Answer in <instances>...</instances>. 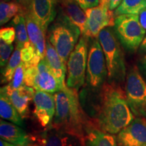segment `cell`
<instances>
[{
	"label": "cell",
	"mask_w": 146,
	"mask_h": 146,
	"mask_svg": "<svg viewBox=\"0 0 146 146\" xmlns=\"http://www.w3.org/2000/svg\"><path fill=\"white\" fill-rule=\"evenodd\" d=\"M99 102L93 123L100 130L116 135L135 120L125 91L117 83H105L100 88Z\"/></svg>",
	"instance_id": "6da1fadb"
},
{
	"label": "cell",
	"mask_w": 146,
	"mask_h": 146,
	"mask_svg": "<svg viewBox=\"0 0 146 146\" xmlns=\"http://www.w3.org/2000/svg\"><path fill=\"white\" fill-rule=\"evenodd\" d=\"M54 98L56 113L52 127L77 137L84 142L85 126L88 119L80 104L78 91L66 86L54 94Z\"/></svg>",
	"instance_id": "7a4b0ae2"
},
{
	"label": "cell",
	"mask_w": 146,
	"mask_h": 146,
	"mask_svg": "<svg viewBox=\"0 0 146 146\" xmlns=\"http://www.w3.org/2000/svg\"><path fill=\"white\" fill-rule=\"evenodd\" d=\"M81 30L60 12L48 28V40L67 64L68 58L78 42Z\"/></svg>",
	"instance_id": "3957f363"
},
{
	"label": "cell",
	"mask_w": 146,
	"mask_h": 146,
	"mask_svg": "<svg viewBox=\"0 0 146 146\" xmlns=\"http://www.w3.org/2000/svg\"><path fill=\"white\" fill-rule=\"evenodd\" d=\"M98 40L105 56L110 82L124 81L126 76L124 56L114 31L110 27L104 29L99 34Z\"/></svg>",
	"instance_id": "277c9868"
},
{
	"label": "cell",
	"mask_w": 146,
	"mask_h": 146,
	"mask_svg": "<svg viewBox=\"0 0 146 146\" xmlns=\"http://www.w3.org/2000/svg\"><path fill=\"white\" fill-rule=\"evenodd\" d=\"M114 32L124 47L135 52L140 47L145 37L146 31L142 27L139 14H123L116 16Z\"/></svg>",
	"instance_id": "5b68a950"
},
{
	"label": "cell",
	"mask_w": 146,
	"mask_h": 146,
	"mask_svg": "<svg viewBox=\"0 0 146 146\" xmlns=\"http://www.w3.org/2000/svg\"><path fill=\"white\" fill-rule=\"evenodd\" d=\"M88 41L86 36H82L67 62L66 86L78 91L84 85L88 58Z\"/></svg>",
	"instance_id": "8992f818"
},
{
	"label": "cell",
	"mask_w": 146,
	"mask_h": 146,
	"mask_svg": "<svg viewBox=\"0 0 146 146\" xmlns=\"http://www.w3.org/2000/svg\"><path fill=\"white\" fill-rule=\"evenodd\" d=\"M125 94L133 114L146 119V83L137 66L131 68L127 74Z\"/></svg>",
	"instance_id": "52a82bcc"
},
{
	"label": "cell",
	"mask_w": 146,
	"mask_h": 146,
	"mask_svg": "<svg viewBox=\"0 0 146 146\" xmlns=\"http://www.w3.org/2000/svg\"><path fill=\"white\" fill-rule=\"evenodd\" d=\"M110 0H100V4L85 10L86 23L83 35L87 38H98L100 32L108 27H114L115 16L110 10Z\"/></svg>",
	"instance_id": "ba28073f"
},
{
	"label": "cell",
	"mask_w": 146,
	"mask_h": 146,
	"mask_svg": "<svg viewBox=\"0 0 146 146\" xmlns=\"http://www.w3.org/2000/svg\"><path fill=\"white\" fill-rule=\"evenodd\" d=\"M108 76V69L103 50L98 39L94 40L88 52L87 83L92 89L101 88Z\"/></svg>",
	"instance_id": "9c48e42d"
},
{
	"label": "cell",
	"mask_w": 146,
	"mask_h": 146,
	"mask_svg": "<svg viewBox=\"0 0 146 146\" xmlns=\"http://www.w3.org/2000/svg\"><path fill=\"white\" fill-rule=\"evenodd\" d=\"M34 114L41 127H52L56 113L54 95L42 91H36L33 98Z\"/></svg>",
	"instance_id": "30bf717a"
},
{
	"label": "cell",
	"mask_w": 146,
	"mask_h": 146,
	"mask_svg": "<svg viewBox=\"0 0 146 146\" xmlns=\"http://www.w3.org/2000/svg\"><path fill=\"white\" fill-rule=\"evenodd\" d=\"M118 146H146V119L137 117L117 134Z\"/></svg>",
	"instance_id": "8fae6325"
},
{
	"label": "cell",
	"mask_w": 146,
	"mask_h": 146,
	"mask_svg": "<svg viewBox=\"0 0 146 146\" xmlns=\"http://www.w3.org/2000/svg\"><path fill=\"white\" fill-rule=\"evenodd\" d=\"M58 0H32L30 4V14L44 31L56 19V5Z\"/></svg>",
	"instance_id": "7c38bea8"
},
{
	"label": "cell",
	"mask_w": 146,
	"mask_h": 146,
	"mask_svg": "<svg viewBox=\"0 0 146 146\" xmlns=\"http://www.w3.org/2000/svg\"><path fill=\"white\" fill-rule=\"evenodd\" d=\"M37 72L35 77L33 88L50 94H56L61 90L56 76L51 70L47 60H41L36 66Z\"/></svg>",
	"instance_id": "4fadbf2b"
},
{
	"label": "cell",
	"mask_w": 146,
	"mask_h": 146,
	"mask_svg": "<svg viewBox=\"0 0 146 146\" xmlns=\"http://www.w3.org/2000/svg\"><path fill=\"white\" fill-rule=\"evenodd\" d=\"M39 146H85V143L77 137L52 127L47 128L38 138Z\"/></svg>",
	"instance_id": "5bb4252c"
},
{
	"label": "cell",
	"mask_w": 146,
	"mask_h": 146,
	"mask_svg": "<svg viewBox=\"0 0 146 146\" xmlns=\"http://www.w3.org/2000/svg\"><path fill=\"white\" fill-rule=\"evenodd\" d=\"M3 87L21 117L23 119L27 118L29 116V104L33 100L35 89L25 84L20 88L12 91H7L4 87Z\"/></svg>",
	"instance_id": "9a60e30c"
},
{
	"label": "cell",
	"mask_w": 146,
	"mask_h": 146,
	"mask_svg": "<svg viewBox=\"0 0 146 146\" xmlns=\"http://www.w3.org/2000/svg\"><path fill=\"white\" fill-rule=\"evenodd\" d=\"M0 137L1 139L16 146H29L32 142L31 137L23 128L3 119L0 120Z\"/></svg>",
	"instance_id": "2e32d148"
},
{
	"label": "cell",
	"mask_w": 146,
	"mask_h": 146,
	"mask_svg": "<svg viewBox=\"0 0 146 146\" xmlns=\"http://www.w3.org/2000/svg\"><path fill=\"white\" fill-rule=\"evenodd\" d=\"M85 146H118L116 137L100 130L90 120L85 126Z\"/></svg>",
	"instance_id": "e0dca14e"
},
{
	"label": "cell",
	"mask_w": 146,
	"mask_h": 146,
	"mask_svg": "<svg viewBox=\"0 0 146 146\" xmlns=\"http://www.w3.org/2000/svg\"><path fill=\"white\" fill-rule=\"evenodd\" d=\"M25 16L26 19L27 32L31 43L34 47L36 54L41 58V60L44 59L45 58L47 41L45 40V32L36 23L30 12H26Z\"/></svg>",
	"instance_id": "ac0fdd59"
},
{
	"label": "cell",
	"mask_w": 146,
	"mask_h": 146,
	"mask_svg": "<svg viewBox=\"0 0 146 146\" xmlns=\"http://www.w3.org/2000/svg\"><path fill=\"white\" fill-rule=\"evenodd\" d=\"M45 59L47 60L51 70L57 78L61 89L66 86L65 83L66 73L67 72L66 64L55 50L49 40L46 41V51H45Z\"/></svg>",
	"instance_id": "d6986e66"
},
{
	"label": "cell",
	"mask_w": 146,
	"mask_h": 146,
	"mask_svg": "<svg viewBox=\"0 0 146 146\" xmlns=\"http://www.w3.org/2000/svg\"><path fill=\"white\" fill-rule=\"evenodd\" d=\"M61 12L71 23L76 25L83 33L85 23L86 14L74 0H58Z\"/></svg>",
	"instance_id": "ffe728a7"
},
{
	"label": "cell",
	"mask_w": 146,
	"mask_h": 146,
	"mask_svg": "<svg viewBox=\"0 0 146 146\" xmlns=\"http://www.w3.org/2000/svg\"><path fill=\"white\" fill-rule=\"evenodd\" d=\"M0 116L1 119L8 120L21 127L24 126L23 118L12 104L3 87L0 89Z\"/></svg>",
	"instance_id": "44dd1931"
},
{
	"label": "cell",
	"mask_w": 146,
	"mask_h": 146,
	"mask_svg": "<svg viewBox=\"0 0 146 146\" xmlns=\"http://www.w3.org/2000/svg\"><path fill=\"white\" fill-rule=\"evenodd\" d=\"M26 13V12H25ZM25 13L16 15L12 20V25L16 31V46L23 49L31 44L27 32Z\"/></svg>",
	"instance_id": "7402d4cb"
},
{
	"label": "cell",
	"mask_w": 146,
	"mask_h": 146,
	"mask_svg": "<svg viewBox=\"0 0 146 146\" xmlns=\"http://www.w3.org/2000/svg\"><path fill=\"white\" fill-rule=\"evenodd\" d=\"M21 62V48L16 46L6 66L1 70V83H10L12 81L14 72Z\"/></svg>",
	"instance_id": "603a6c76"
},
{
	"label": "cell",
	"mask_w": 146,
	"mask_h": 146,
	"mask_svg": "<svg viewBox=\"0 0 146 146\" xmlns=\"http://www.w3.org/2000/svg\"><path fill=\"white\" fill-rule=\"evenodd\" d=\"M146 8V0H123L114 11L115 17L123 14H139Z\"/></svg>",
	"instance_id": "cb8c5ba5"
},
{
	"label": "cell",
	"mask_w": 146,
	"mask_h": 146,
	"mask_svg": "<svg viewBox=\"0 0 146 146\" xmlns=\"http://www.w3.org/2000/svg\"><path fill=\"white\" fill-rule=\"evenodd\" d=\"M25 13L24 8L21 5L13 1L5 2L1 1L0 3V25L7 23L12 18L15 17L18 14Z\"/></svg>",
	"instance_id": "d4e9b609"
},
{
	"label": "cell",
	"mask_w": 146,
	"mask_h": 146,
	"mask_svg": "<svg viewBox=\"0 0 146 146\" xmlns=\"http://www.w3.org/2000/svg\"><path fill=\"white\" fill-rule=\"evenodd\" d=\"M21 60L25 66V68L37 66L41 60L36 54L35 50L31 43L28 46L24 47L21 49Z\"/></svg>",
	"instance_id": "484cf974"
},
{
	"label": "cell",
	"mask_w": 146,
	"mask_h": 146,
	"mask_svg": "<svg viewBox=\"0 0 146 146\" xmlns=\"http://www.w3.org/2000/svg\"><path fill=\"white\" fill-rule=\"evenodd\" d=\"M25 66L23 62L18 66L14 72L12 81L8 83V85L5 86V89L7 91H12L17 89L25 84Z\"/></svg>",
	"instance_id": "4316f807"
},
{
	"label": "cell",
	"mask_w": 146,
	"mask_h": 146,
	"mask_svg": "<svg viewBox=\"0 0 146 146\" xmlns=\"http://www.w3.org/2000/svg\"><path fill=\"white\" fill-rule=\"evenodd\" d=\"M13 51V44H9L0 39V66L1 69L5 68Z\"/></svg>",
	"instance_id": "83f0119b"
},
{
	"label": "cell",
	"mask_w": 146,
	"mask_h": 146,
	"mask_svg": "<svg viewBox=\"0 0 146 146\" xmlns=\"http://www.w3.org/2000/svg\"><path fill=\"white\" fill-rule=\"evenodd\" d=\"M0 39L9 44H13L16 40V31L14 27H4L0 30Z\"/></svg>",
	"instance_id": "f1b7e54d"
},
{
	"label": "cell",
	"mask_w": 146,
	"mask_h": 146,
	"mask_svg": "<svg viewBox=\"0 0 146 146\" xmlns=\"http://www.w3.org/2000/svg\"><path fill=\"white\" fill-rule=\"evenodd\" d=\"M84 11L94 8L100 4V0H74Z\"/></svg>",
	"instance_id": "f546056e"
},
{
	"label": "cell",
	"mask_w": 146,
	"mask_h": 146,
	"mask_svg": "<svg viewBox=\"0 0 146 146\" xmlns=\"http://www.w3.org/2000/svg\"><path fill=\"white\" fill-rule=\"evenodd\" d=\"M123 0H110L109 8L110 10L114 11L119 6Z\"/></svg>",
	"instance_id": "4dcf8cb0"
},
{
	"label": "cell",
	"mask_w": 146,
	"mask_h": 146,
	"mask_svg": "<svg viewBox=\"0 0 146 146\" xmlns=\"http://www.w3.org/2000/svg\"><path fill=\"white\" fill-rule=\"evenodd\" d=\"M139 15L140 23H141L142 27L146 31V8L142 11Z\"/></svg>",
	"instance_id": "1f68e13d"
},
{
	"label": "cell",
	"mask_w": 146,
	"mask_h": 146,
	"mask_svg": "<svg viewBox=\"0 0 146 146\" xmlns=\"http://www.w3.org/2000/svg\"><path fill=\"white\" fill-rule=\"evenodd\" d=\"M140 50L142 52H146V36L144 38L143 41H142L141 45H140Z\"/></svg>",
	"instance_id": "d6a6232c"
},
{
	"label": "cell",
	"mask_w": 146,
	"mask_h": 146,
	"mask_svg": "<svg viewBox=\"0 0 146 146\" xmlns=\"http://www.w3.org/2000/svg\"><path fill=\"white\" fill-rule=\"evenodd\" d=\"M0 146H16V145L9 143V142L5 141L3 139H1V141H0Z\"/></svg>",
	"instance_id": "836d02e7"
},
{
	"label": "cell",
	"mask_w": 146,
	"mask_h": 146,
	"mask_svg": "<svg viewBox=\"0 0 146 146\" xmlns=\"http://www.w3.org/2000/svg\"><path fill=\"white\" fill-rule=\"evenodd\" d=\"M19 2L22 3V5H25V6H27V5H29L31 4L32 0H18Z\"/></svg>",
	"instance_id": "e575fe53"
},
{
	"label": "cell",
	"mask_w": 146,
	"mask_h": 146,
	"mask_svg": "<svg viewBox=\"0 0 146 146\" xmlns=\"http://www.w3.org/2000/svg\"><path fill=\"white\" fill-rule=\"evenodd\" d=\"M143 64L144 67H145V68L146 70V56L143 58Z\"/></svg>",
	"instance_id": "d590c367"
},
{
	"label": "cell",
	"mask_w": 146,
	"mask_h": 146,
	"mask_svg": "<svg viewBox=\"0 0 146 146\" xmlns=\"http://www.w3.org/2000/svg\"><path fill=\"white\" fill-rule=\"evenodd\" d=\"M29 146H39V145H29Z\"/></svg>",
	"instance_id": "8d00e7d4"
}]
</instances>
